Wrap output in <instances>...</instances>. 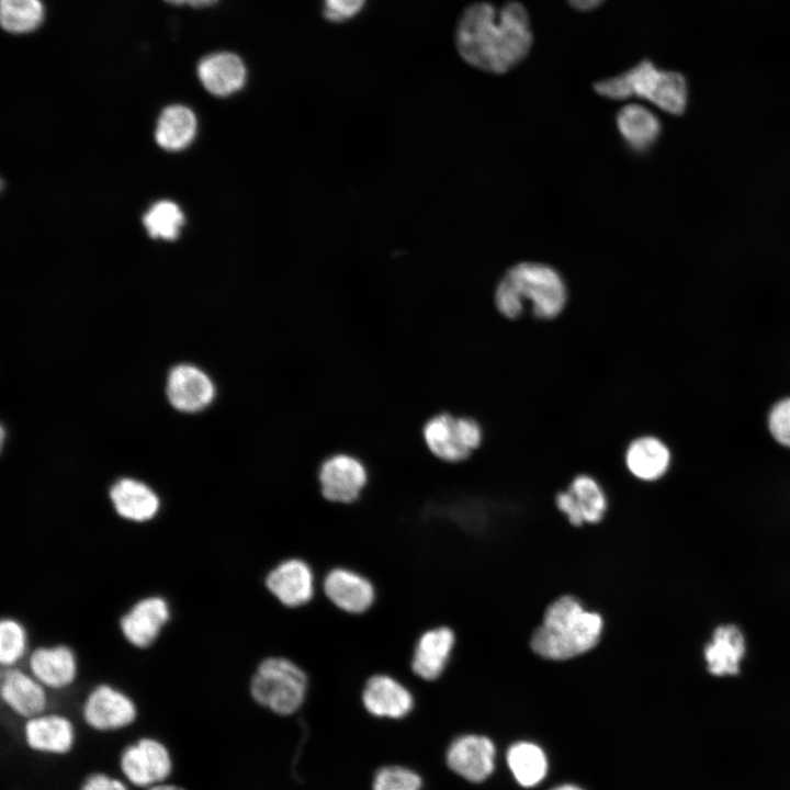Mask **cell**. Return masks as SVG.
<instances>
[{"instance_id":"31","label":"cell","mask_w":790,"mask_h":790,"mask_svg":"<svg viewBox=\"0 0 790 790\" xmlns=\"http://www.w3.org/2000/svg\"><path fill=\"white\" fill-rule=\"evenodd\" d=\"M421 779L410 769L387 766L380 769L373 780V790H420Z\"/></svg>"},{"instance_id":"22","label":"cell","mask_w":790,"mask_h":790,"mask_svg":"<svg viewBox=\"0 0 790 790\" xmlns=\"http://www.w3.org/2000/svg\"><path fill=\"white\" fill-rule=\"evenodd\" d=\"M623 460L627 470L633 477L643 482H654L668 471L670 452L661 439L653 436H641L629 442Z\"/></svg>"},{"instance_id":"24","label":"cell","mask_w":790,"mask_h":790,"mask_svg":"<svg viewBox=\"0 0 790 790\" xmlns=\"http://www.w3.org/2000/svg\"><path fill=\"white\" fill-rule=\"evenodd\" d=\"M618 131L630 149L642 153L650 149L662 131L659 119L646 106L633 103L619 110Z\"/></svg>"},{"instance_id":"32","label":"cell","mask_w":790,"mask_h":790,"mask_svg":"<svg viewBox=\"0 0 790 790\" xmlns=\"http://www.w3.org/2000/svg\"><path fill=\"white\" fill-rule=\"evenodd\" d=\"M768 429L779 444L790 448V397L772 406L768 415Z\"/></svg>"},{"instance_id":"5","label":"cell","mask_w":790,"mask_h":790,"mask_svg":"<svg viewBox=\"0 0 790 790\" xmlns=\"http://www.w3.org/2000/svg\"><path fill=\"white\" fill-rule=\"evenodd\" d=\"M309 676L294 659L283 655L263 657L248 681L251 699L280 716L296 713L309 692Z\"/></svg>"},{"instance_id":"27","label":"cell","mask_w":790,"mask_h":790,"mask_svg":"<svg viewBox=\"0 0 790 790\" xmlns=\"http://www.w3.org/2000/svg\"><path fill=\"white\" fill-rule=\"evenodd\" d=\"M566 489L573 496L584 523L597 524L608 510V498L601 484L588 473L576 474Z\"/></svg>"},{"instance_id":"36","label":"cell","mask_w":790,"mask_h":790,"mask_svg":"<svg viewBox=\"0 0 790 790\" xmlns=\"http://www.w3.org/2000/svg\"><path fill=\"white\" fill-rule=\"evenodd\" d=\"M605 0H567L569 5L578 11H590L598 8Z\"/></svg>"},{"instance_id":"9","label":"cell","mask_w":790,"mask_h":790,"mask_svg":"<svg viewBox=\"0 0 790 790\" xmlns=\"http://www.w3.org/2000/svg\"><path fill=\"white\" fill-rule=\"evenodd\" d=\"M455 630L448 624L425 629L416 639L409 661L413 676L424 682H433L444 676L456 646Z\"/></svg>"},{"instance_id":"10","label":"cell","mask_w":790,"mask_h":790,"mask_svg":"<svg viewBox=\"0 0 790 790\" xmlns=\"http://www.w3.org/2000/svg\"><path fill=\"white\" fill-rule=\"evenodd\" d=\"M318 483L324 499L336 505H351L368 484V471L358 458L337 453L320 464Z\"/></svg>"},{"instance_id":"23","label":"cell","mask_w":790,"mask_h":790,"mask_svg":"<svg viewBox=\"0 0 790 790\" xmlns=\"http://www.w3.org/2000/svg\"><path fill=\"white\" fill-rule=\"evenodd\" d=\"M744 654L743 633L733 624L716 628L704 647L708 670L715 676L736 675Z\"/></svg>"},{"instance_id":"29","label":"cell","mask_w":790,"mask_h":790,"mask_svg":"<svg viewBox=\"0 0 790 790\" xmlns=\"http://www.w3.org/2000/svg\"><path fill=\"white\" fill-rule=\"evenodd\" d=\"M29 633L25 625L12 617L0 622V663L2 668L19 666L29 653Z\"/></svg>"},{"instance_id":"15","label":"cell","mask_w":790,"mask_h":790,"mask_svg":"<svg viewBox=\"0 0 790 790\" xmlns=\"http://www.w3.org/2000/svg\"><path fill=\"white\" fill-rule=\"evenodd\" d=\"M26 666L47 690L71 687L79 674L78 657L66 644L41 645L31 650Z\"/></svg>"},{"instance_id":"21","label":"cell","mask_w":790,"mask_h":790,"mask_svg":"<svg viewBox=\"0 0 790 790\" xmlns=\"http://www.w3.org/2000/svg\"><path fill=\"white\" fill-rule=\"evenodd\" d=\"M109 496L115 512L129 522H148L160 509V499L156 492L134 478H122L114 483Z\"/></svg>"},{"instance_id":"34","label":"cell","mask_w":790,"mask_h":790,"mask_svg":"<svg viewBox=\"0 0 790 790\" xmlns=\"http://www.w3.org/2000/svg\"><path fill=\"white\" fill-rule=\"evenodd\" d=\"M81 790H128L119 779L106 774L94 772L88 776L81 786Z\"/></svg>"},{"instance_id":"11","label":"cell","mask_w":790,"mask_h":790,"mask_svg":"<svg viewBox=\"0 0 790 790\" xmlns=\"http://www.w3.org/2000/svg\"><path fill=\"white\" fill-rule=\"evenodd\" d=\"M171 619L168 600L148 595L135 601L120 618L119 628L124 640L137 650L154 645Z\"/></svg>"},{"instance_id":"12","label":"cell","mask_w":790,"mask_h":790,"mask_svg":"<svg viewBox=\"0 0 790 790\" xmlns=\"http://www.w3.org/2000/svg\"><path fill=\"white\" fill-rule=\"evenodd\" d=\"M120 767L131 783L147 789L165 782L171 774L172 759L160 741L143 737L124 748Z\"/></svg>"},{"instance_id":"14","label":"cell","mask_w":790,"mask_h":790,"mask_svg":"<svg viewBox=\"0 0 790 790\" xmlns=\"http://www.w3.org/2000/svg\"><path fill=\"white\" fill-rule=\"evenodd\" d=\"M82 718L95 731H117L135 722L137 707L123 690L110 684H100L87 695Z\"/></svg>"},{"instance_id":"26","label":"cell","mask_w":790,"mask_h":790,"mask_svg":"<svg viewBox=\"0 0 790 790\" xmlns=\"http://www.w3.org/2000/svg\"><path fill=\"white\" fill-rule=\"evenodd\" d=\"M195 129L196 120L189 108L170 105L159 116L155 137L160 147L178 150L192 142Z\"/></svg>"},{"instance_id":"35","label":"cell","mask_w":790,"mask_h":790,"mask_svg":"<svg viewBox=\"0 0 790 790\" xmlns=\"http://www.w3.org/2000/svg\"><path fill=\"white\" fill-rule=\"evenodd\" d=\"M171 5H189L192 8H206L214 5L218 0H163Z\"/></svg>"},{"instance_id":"20","label":"cell","mask_w":790,"mask_h":790,"mask_svg":"<svg viewBox=\"0 0 790 790\" xmlns=\"http://www.w3.org/2000/svg\"><path fill=\"white\" fill-rule=\"evenodd\" d=\"M24 737L33 751L63 755L74 746L75 727L63 714L43 712L26 719Z\"/></svg>"},{"instance_id":"28","label":"cell","mask_w":790,"mask_h":790,"mask_svg":"<svg viewBox=\"0 0 790 790\" xmlns=\"http://www.w3.org/2000/svg\"><path fill=\"white\" fill-rule=\"evenodd\" d=\"M42 0H0L1 27L11 34H26L44 22Z\"/></svg>"},{"instance_id":"6","label":"cell","mask_w":790,"mask_h":790,"mask_svg":"<svg viewBox=\"0 0 790 790\" xmlns=\"http://www.w3.org/2000/svg\"><path fill=\"white\" fill-rule=\"evenodd\" d=\"M424 441L429 451L448 463L466 461L482 447L484 430L471 416L440 413L432 416L422 428Z\"/></svg>"},{"instance_id":"1","label":"cell","mask_w":790,"mask_h":790,"mask_svg":"<svg viewBox=\"0 0 790 790\" xmlns=\"http://www.w3.org/2000/svg\"><path fill=\"white\" fill-rule=\"evenodd\" d=\"M532 44L530 16L519 1L506 2L500 8L486 1L471 3L455 29V46L462 59L495 75L520 64Z\"/></svg>"},{"instance_id":"13","label":"cell","mask_w":790,"mask_h":790,"mask_svg":"<svg viewBox=\"0 0 790 790\" xmlns=\"http://www.w3.org/2000/svg\"><path fill=\"white\" fill-rule=\"evenodd\" d=\"M364 710L375 718L399 720L415 707L410 686L399 677L385 673L370 675L360 690Z\"/></svg>"},{"instance_id":"3","label":"cell","mask_w":790,"mask_h":790,"mask_svg":"<svg viewBox=\"0 0 790 790\" xmlns=\"http://www.w3.org/2000/svg\"><path fill=\"white\" fill-rule=\"evenodd\" d=\"M568 291L562 274L540 262H520L509 268L496 285L494 305L507 320H518L526 309L537 320L550 321L565 309Z\"/></svg>"},{"instance_id":"33","label":"cell","mask_w":790,"mask_h":790,"mask_svg":"<svg viewBox=\"0 0 790 790\" xmlns=\"http://www.w3.org/2000/svg\"><path fill=\"white\" fill-rule=\"evenodd\" d=\"M365 0H324V16L331 22H342L357 15Z\"/></svg>"},{"instance_id":"16","label":"cell","mask_w":790,"mask_h":790,"mask_svg":"<svg viewBox=\"0 0 790 790\" xmlns=\"http://www.w3.org/2000/svg\"><path fill=\"white\" fill-rule=\"evenodd\" d=\"M0 693L4 704L24 719L46 711L47 689L27 669L19 666L2 668Z\"/></svg>"},{"instance_id":"37","label":"cell","mask_w":790,"mask_h":790,"mask_svg":"<svg viewBox=\"0 0 790 790\" xmlns=\"http://www.w3.org/2000/svg\"><path fill=\"white\" fill-rule=\"evenodd\" d=\"M145 790H187L180 786L170 785V783H160L150 788H147Z\"/></svg>"},{"instance_id":"18","label":"cell","mask_w":790,"mask_h":790,"mask_svg":"<svg viewBox=\"0 0 790 790\" xmlns=\"http://www.w3.org/2000/svg\"><path fill=\"white\" fill-rule=\"evenodd\" d=\"M167 396L178 410L195 413L212 403L215 386L212 380L196 366L180 364L168 375Z\"/></svg>"},{"instance_id":"30","label":"cell","mask_w":790,"mask_h":790,"mask_svg":"<svg viewBox=\"0 0 790 790\" xmlns=\"http://www.w3.org/2000/svg\"><path fill=\"white\" fill-rule=\"evenodd\" d=\"M143 223L153 238L173 240L184 223V216L177 204L160 201L144 215Z\"/></svg>"},{"instance_id":"25","label":"cell","mask_w":790,"mask_h":790,"mask_svg":"<svg viewBox=\"0 0 790 790\" xmlns=\"http://www.w3.org/2000/svg\"><path fill=\"white\" fill-rule=\"evenodd\" d=\"M507 765L516 781L532 788L539 785L548 772V758L543 749L527 741L512 744L506 754Z\"/></svg>"},{"instance_id":"8","label":"cell","mask_w":790,"mask_h":790,"mask_svg":"<svg viewBox=\"0 0 790 790\" xmlns=\"http://www.w3.org/2000/svg\"><path fill=\"white\" fill-rule=\"evenodd\" d=\"M319 592L337 610L349 616L370 611L377 599L374 582L364 573L337 565L319 577Z\"/></svg>"},{"instance_id":"17","label":"cell","mask_w":790,"mask_h":790,"mask_svg":"<svg viewBox=\"0 0 790 790\" xmlns=\"http://www.w3.org/2000/svg\"><path fill=\"white\" fill-rule=\"evenodd\" d=\"M495 757L494 743L488 737L476 734L459 736L447 752L450 769L471 782H481L490 776Z\"/></svg>"},{"instance_id":"4","label":"cell","mask_w":790,"mask_h":790,"mask_svg":"<svg viewBox=\"0 0 790 790\" xmlns=\"http://www.w3.org/2000/svg\"><path fill=\"white\" fill-rule=\"evenodd\" d=\"M594 90L611 100L644 99L673 115L682 114L688 101L685 77L674 70L659 69L651 60H642L618 76L595 82Z\"/></svg>"},{"instance_id":"2","label":"cell","mask_w":790,"mask_h":790,"mask_svg":"<svg viewBox=\"0 0 790 790\" xmlns=\"http://www.w3.org/2000/svg\"><path fill=\"white\" fill-rule=\"evenodd\" d=\"M603 617L588 609L579 598L558 596L544 609L541 622L530 635L531 651L551 662L569 661L587 654L600 642Z\"/></svg>"},{"instance_id":"38","label":"cell","mask_w":790,"mask_h":790,"mask_svg":"<svg viewBox=\"0 0 790 790\" xmlns=\"http://www.w3.org/2000/svg\"><path fill=\"white\" fill-rule=\"evenodd\" d=\"M551 790H583V789L575 785L565 783V785H560Z\"/></svg>"},{"instance_id":"19","label":"cell","mask_w":790,"mask_h":790,"mask_svg":"<svg viewBox=\"0 0 790 790\" xmlns=\"http://www.w3.org/2000/svg\"><path fill=\"white\" fill-rule=\"evenodd\" d=\"M203 87L216 97L236 93L246 83L247 68L244 60L232 52H215L204 56L196 66Z\"/></svg>"},{"instance_id":"7","label":"cell","mask_w":790,"mask_h":790,"mask_svg":"<svg viewBox=\"0 0 790 790\" xmlns=\"http://www.w3.org/2000/svg\"><path fill=\"white\" fill-rule=\"evenodd\" d=\"M263 585L270 596L286 609L309 605L319 591L315 568L300 556L282 558L271 566L263 577Z\"/></svg>"}]
</instances>
